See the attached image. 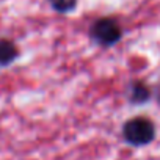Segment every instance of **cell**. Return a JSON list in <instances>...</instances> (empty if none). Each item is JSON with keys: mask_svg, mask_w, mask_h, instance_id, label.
Returning a JSON list of instances; mask_svg holds the SVG:
<instances>
[{"mask_svg": "<svg viewBox=\"0 0 160 160\" xmlns=\"http://www.w3.org/2000/svg\"><path fill=\"white\" fill-rule=\"evenodd\" d=\"M122 135L129 144L144 146L154 140L155 129H154V124L146 118H132L124 124Z\"/></svg>", "mask_w": 160, "mask_h": 160, "instance_id": "obj_1", "label": "cell"}, {"mask_svg": "<svg viewBox=\"0 0 160 160\" xmlns=\"http://www.w3.org/2000/svg\"><path fill=\"white\" fill-rule=\"evenodd\" d=\"M91 36L102 46H112L121 38V28L113 19H101L94 22L91 28Z\"/></svg>", "mask_w": 160, "mask_h": 160, "instance_id": "obj_2", "label": "cell"}, {"mask_svg": "<svg viewBox=\"0 0 160 160\" xmlns=\"http://www.w3.org/2000/svg\"><path fill=\"white\" fill-rule=\"evenodd\" d=\"M16 57H18V50L14 44H11L10 41H0V66L10 64Z\"/></svg>", "mask_w": 160, "mask_h": 160, "instance_id": "obj_3", "label": "cell"}, {"mask_svg": "<svg viewBox=\"0 0 160 160\" xmlns=\"http://www.w3.org/2000/svg\"><path fill=\"white\" fill-rule=\"evenodd\" d=\"M49 2L58 13H69L77 5V0H49Z\"/></svg>", "mask_w": 160, "mask_h": 160, "instance_id": "obj_4", "label": "cell"}, {"mask_svg": "<svg viewBox=\"0 0 160 160\" xmlns=\"http://www.w3.org/2000/svg\"><path fill=\"white\" fill-rule=\"evenodd\" d=\"M148 98H149V91L143 85H137L133 88V94H132V101L133 102H144Z\"/></svg>", "mask_w": 160, "mask_h": 160, "instance_id": "obj_5", "label": "cell"}]
</instances>
